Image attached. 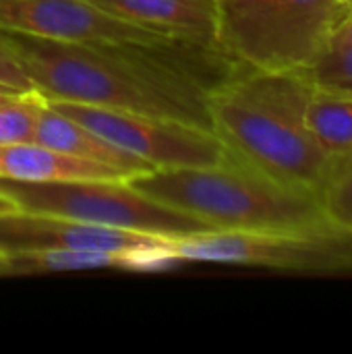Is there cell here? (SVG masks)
Segmentation results:
<instances>
[{"instance_id": "2", "label": "cell", "mask_w": 352, "mask_h": 354, "mask_svg": "<svg viewBox=\"0 0 352 354\" xmlns=\"http://www.w3.org/2000/svg\"><path fill=\"white\" fill-rule=\"evenodd\" d=\"M311 93L313 85L301 71L243 68L207 95L212 129L241 162L319 195L334 160L309 129Z\"/></svg>"}, {"instance_id": "10", "label": "cell", "mask_w": 352, "mask_h": 354, "mask_svg": "<svg viewBox=\"0 0 352 354\" xmlns=\"http://www.w3.org/2000/svg\"><path fill=\"white\" fill-rule=\"evenodd\" d=\"M106 15L147 31L218 46L216 0H87ZM220 48V46H218Z\"/></svg>"}, {"instance_id": "16", "label": "cell", "mask_w": 352, "mask_h": 354, "mask_svg": "<svg viewBox=\"0 0 352 354\" xmlns=\"http://www.w3.org/2000/svg\"><path fill=\"white\" fill-rule=\"evenodd\" d=\"M326 218L352 232V153L334 162L332 174L319 191Z\"/></svg>"}, {"instance_id": "19", "label": "cell", "mask_w": 352, "mask_h": 354, "mask_svg": "<svg viewBox=\"0 0 352 354\" xmlns=\"http://www.w3.org/2000/svg\"><path fill=\"white\" fill-rule=\"evenodd\" d=\"M0 91H2V93H21V91H17V89L8 87V85H0Z\"/></svg>"}, {"instance_id": "4", "label": "cell", "mask_w": 352, "mask_h": 354, "mask_svg": "<svg viewBox=\"0 0 352 354\" xmlns=\"http://www.w3.org/2000/svg\"><path fill=\"white\" fill-rule=\"evenodd\" d=\"M351 12L338 0H216V41L251 71H305Z\"/></svg>"}, {"instance_id": "15", "label": "cell", "mask_w": 352, "mask_h": 354, "mask_svg": "<svg viewBox=\"0 0 352 354\" xmlns=\"http://www.w3.org/2000/svg\"><path fill=\"white\" fill-rule=\"evenodd\" d=\"M48 100L37 91H25L0 104V145L33 143L39 116Z\"/></svg>"}, {"instance_id": "13", "label": "cell", "mask_w": 352, "mask_h": 354, "mask_svg": "<svg viewBox=\"0 0 352 354\" xmlns=\"http://www.w3.org/2000/svg\"><path fill=\"white\" fill-rule=\"evenodd\" d=\"M307 122L319 147L336 162L352 153V93L315 89L307 106Z\"/></svg>"}, {"instance_id": "7", "label": "cell", "mask_w": 352, "mask_h": 354, "mask_svg": "<svg viewBox=\"0 0 352 354\" xmlns=\"http://www.w3.org/2000/svg\"><path fill=\"white\" fill-rule=\"evenodd\" d=\"M48 104L116 147L149 162L156 170L205 168L228 158L222 139L201 127L91 104L58 100H48Z\"/></svg>"}, {"instance_id": "3", "label": "cell", "mask_w": 352, "mask_h": 354, "mask_svg": "<svg viewBox=\"0 0 352 354\" xmlns=\"http://www.w3.org/2000/svg\"><path fill=\"white\" fill-rule=\"evenodd\" d=\"M129 185L212 230L286 232L332 224L317 193L282 185L230 151L216 166L154 170L129 178Z\"/></svg>"}, {"instance_id": "14", "label": "cell", "mask_w": 352, "mask_h": 354, "mask_svg": "<svg viewBox=\"0 0 352 354\" xmlns=\"http://www.w3.org/2000/svg\"><path fill=\"white\" fill-rule=\"evenodd\" d=\"M301 73L315 89L352 93V12L334 29L315 60Z\"/></svg>"}, {"instance_id": "18", "label": "cell", "mask_w": 352, "mask_h": 354, "mask_svg": "<svg viewBox=\"0 0 352 354\" xmlns=\"http://www.w3.org/2000/svg\"><path fill=\"white\" fill-rule=\"evenodd\" d=\"M17 207H15V203L8 199V197H4L2 193H0V214H6V212H15Z\"/></svg>"}, {"instance_id": "21", "label": "cell", "mask_w": 352, "mask_h": 354, "mask_svg": "<svg viewBox=\"0 0 352 354\" xmlns=\"http://www.w3.org/2000/svg\"><path fill=\"white\" fill-rule=\"evenodd\" d=\"M338 2H342L344 6H349V8H352V0H338Z\"/></svg>"}, {"instance_id": "12", "label": "cell", "mask_w": 352, "mask_h": 354, "mask_svg": "<svg viewBox=\"0 0 352 354\" xmlns=\"http://www.w3.org/2000/svg\"><path fill=\"white\" fill-rule=\"evenodd\" d=\"M0 176L12 180H81V178H124L120 172L79 160L39 143L0 145ZM127 180V178H124Z\"/></svg>"}, {"instance_id": "9", "label": "cell", "mask_w": 352, "mask_h": 354, "mask_svg": "<svg viewBox=\"0 0 352 354\" xmlns=\"http://www.w3.org/2000/svg\"><path fill=\"white\" fill-rule=\"evenodd\" d=\"M168 236L93 226L56 216L6 212L0 214V255L29 251H106L139 253L160 247Z\"/></svg>"}, {"instance_id": "11", "label": "cell", "mask_w": 352, "mask_h": 354, "mask_svg": "<svg viewBox=\"0 0 352 354\" xmlns=\"http://www.w3.org/2000/svg\"><path fill=\"white\" fill-rule=\"evenodd\" d=\"M33 143L46 145L50 149H56L60 153H66V156H73L79 160L108 166V168L120 172L127 180L156 170L149 162L141 160L139 156H133V153L116 147L114 143L106 141L104 137L89 131L87 127L62 116L60 112L50 108V104H46V108L39 116Z\"/></svg>"}, {"instance_id": "8", "label": "cell", "mask_w": 352, "mask_h": 354, "mask_svg": "<svg viewBox=\"0 0 352 354\" xmlns=\"http://www.w3.org/2000/svg\"><path fill=\"white\" fill-rule=\"evenodd\" d=\"M0 27L25 35L81 44L170 39L168 35L114 19L87 0H0Z\"/></svg>"}, {"instance_id": "20", "label": "cell", "mask_w": 352, "mask_h": 354, "mask_svg": "<svg viewBox=\"0 0 352 354\" xmlns=\"http://www.w3.org/2000/svg\"><path fill=\"white\" fill-rule=\"evenodd\" d=\"M12 95H17V93H2V91H0V104H4V102H6L8 97H12Z\"/></svg>"}, {"instance_id": "6", "label": "cell", "mask_w": 352, "mask_h": 354, "mask_svg": "<svg viewBox=\"0 0 352 354\" xmlns=\"http://www.w3.org/2000/svg\"><path fill=\"white\" fill-rule=\"evenodd\" d=\"M178 261H210L268 268L293 274H351L352 232L336 224L286 232L203 230L170 236Z\"/></svg>"}, {"instance_id": "17", "label": "cell", "mask_w": 352, "mask_h": 354, "mask_svg": "<svg viewBox=\"0 0 352 354\" xmlns=\"http://www.w3.org/2000/svg\"><path fill=\"white\" fill-rule=\"evenodd\" d=\"M0 85H8L21 93L33 89L31 81L21 71V66L17 64V60L10 56V52L6 50V46L2 41H0Z\"/></svg>"}, {"instance_id": "1", "label": "cell", "mask_w": 352, "mask_h": 354, "mask_svg": "<svg viewBox=\"0 0 352 354\" xmlns=\"http://www.w3.org/2000/svg\"><path fill=\"white\" fill-rule=\"evenodd\" d=\"M0 41L46 100L91 104L212 129L207 95L241 73L218 46L191 39L56 41L0 27Z\"/></svg>"}, {"instance_id": "5", "label": "cell", "mask_w": 352, "mask_h": 354, "mask_svg": "<svg viewBox=\"0 0 352 354\" xmlns=\"http://www.w3.org/2000/svg\"><path fill=\"white\" fill-rule=\"evenodd\" d=\"M0 193L19 212L56 216L93 226L160 236H185L212 230L201 220L141 195L124 178L29 183L0 176Z\"/></svg>"}]
</instances>
